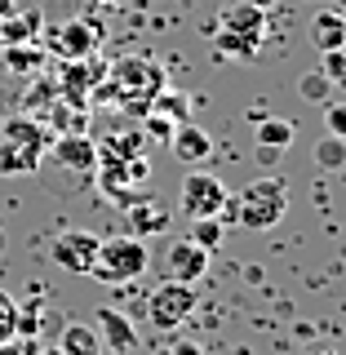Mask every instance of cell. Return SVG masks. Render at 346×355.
Wrapping results in <instances>:
<instances>
[{
	"instance_id": "cell-23",
	"label": "cell",
	"mask_w": 346,
	"mask_h": 355,
	"mask_svg": "<svg viewBox=\"0 0 346 355\" xmlns=\"http://www.w3.org/2000/svg\"><path fill=\"white\" fill-rule=\"evenodd\" d=\"M325 133H333V138L346 142V103H338V98L325 103Z\"/></svg>"
},
{
	"instance_id": "cell-29",
	"label": "cell",
	"mask_w": 346,
	"mask_h": 355,
	"mask_svg": "<svg viewBox=\"0 0 346 355\" xmlns=\"http://www.w3.org/2000/svg\"><path fill=\"white\" fill-rule=\"evenodd\" d=\"M302 355H338V351H329V347H311V351H302Z\"/></svg>"
},
{
	"instance_id": "cell-27",
	"label": "cell",
	"mask_w": 346,
	"mask_h": 355,
	"mask_svg": "<svg viewBox=\"0 0 346 355\" xmlns=\"http://www.w3.org/2000/svg\"><path fill=\"white\" fill-rule=\"evenodd\" d=\"M253 155H258V164H275V160H280L284 151H275V147H258V151H253Z\"/></svg>"
},
{
	"instance_id": "cell-16",
	"label": "cell",
	"mask_w": 346,
	"mask_h": 355,
	"mask_svg": "<svg viewBox=\"0 0 346 355\" xmlns=\"http://www.w3.org/2000/svg\"><path fill=\"white\" fill-rule=\"evenodd\" d=\"M58 351L62 355H103V342H98L94 324H67L58 338Z\"/></svg>"
},
{
	"instance_id": "cell-14",
	"label": "cell",
	"mask_w": 346,
	"mask_h": 355,
	"mask_svg": "<svg viewBox=\"0 0 346 355\" xmlns=\"http://www.w3.org/2000/svg\"><path fill=\"white\" fill-rule=\"evenodd\" d=\"M222 27H231V31H244V36H266V9L258 5H249V0H240V5H231L227 14H222Z\"/></svg>"
},
{
	"instance_id": "cell-20",
	"label": "cell",
	"mask_w": 346,
	"mask_h": 355,
	"mask_svg": "<svg viewBox=\"0 0 346 355\" xmlns=\"http://www.w3.org/2000/svg\"><path fill=\"white\" fill-rule=\"evenodd\" d=\"M315 164H320L325 173L342 169V164H346V142H342V138H333V133H325V138L315 142Z\"/></svg>"
},
{
	"instance_id": "cell-3",
	"label": "cell",
	"mask_w": 346,
	"mask_h": 355,
	"mask_svg": "<svg viewBox=\"0 0 346 355\" xmlns=\"http://www.w3.org/2000/svg\"><path fill=\"white\" fill-rule=\"evenodd\" d=\"M147 266H151V249L125 231V236H107L98 244V262L89 275L103 284H133L138 275H147Z\"/></svg>"
},
{
	"instance_id": "cell-19",
	"label": "cell",
	"mask_w": 346,
	"mask_h": 355,
	"mask_svg": "<svg viewBox=\"0 0 346 355\" xmlns=\"http://www.w3.org/2000/svg\"><path fill=\"white\" fill-rule=\"evenodd\" d=\"M222 236H227L222 218H191V236H187V240H196L200 249H209V253H214L218 244H222Z\"/></svg>"
},
{
	"instance_id": "cell-9",
	"label": "cell",
	"mask_w": 346,
	"mask_h": 355,
	"mask_svg": "<svg viewBox=\"0 0 346 355\" xmlns=\"http://www.w3.org/2000/svg\"><path fill=\"white\" fill-rule=\"evenodd\" d=\"M94 333H98V342H103L107 351H116V355H129L133 347H138L133 320L125 315V311H116V306H98L94 311Z\"/></svg>"
},
{
	"instance_id": "cell-18",
	"label": "cell",
	"mask_w": 346,
	"mask_h": 355,
	"mask_svg": "<svg viewBox=\"0 0 346 355\" xmlns=\"http://www.w3.org/2000/svg\"><path fill=\"white\" fill-rule=\"evenodd\" d=\"M147 111H160V116L173 120V125H187V120H191V98H187L182 89H160Z\"/></svg>"
},
{
	"instance_id": "cell-28",
	"label": "cell",
	"mask_w": 346,
	"mask_h": 355,
	"mask_svg": "<svg viewBox=\"0 0 346 355\" xmlns=\"http://www.w3.org/2000/svg\"><path fill=\"white\" fill-rule=\"evenodd\" d=\"M173 355H205V351H200L196 342H178V347H173Z\"/></svg>"
},
{
	"instance_id": "cell-7",
	"label": "cell",
	"mask_w": 346,
	"mask_h": 355,
	"mask_svg": "<svg viewBox=\"0 0 346 355\" xmlns=\"http://www.w3.org/2000/svg\"><path fill=\"white\" fill-rule=\"evenodd\" d=\"M49 40H53V49H58L67 62H85L89 53L103 44V27L89 22V18H71V22H62V27H53Z\"/></svg>"
},
{
	"instance_id": "cell-10",
	"label": "cell",
	"mask_w": 346,
	"mask_h": 355,
	"mask_svg": "<svg viewBox=\"0 0 346 355\" xmlns=\"http://www.w3.org/2000/svg\"><path fill=\"white\" fill-rule=\"evenodd\" d=\"M169 151H173V160H182L187 169H205L209 164V155H214V138H209L200 125H178L173 129V138H169Z\"/></svg>"
},
{
	"instance_id": "cell-24",
	"label": "cell",
	"mask_w": 346,
	"mask_h": 355,
	"mask_svg": "<svg viewBox=\"0 0 346 355\" xmlns=\"http://www.w3.org/2000/svg\"><path fill=\"white\" fill-rule=\"evenodd\" d=\"M173 120L169 116H160V111H147V125H142V133H147V138H155V142H169L173 138Z\"/></svg>"
},
{
	"instance_id": "cell-5",
	"label": "cell",
	"mask_w": 346,
	"mask_h": 355,
	"mask_svg": "<svg viewBox=\"0 0 346 355\" xmlns=\"http://www.w3.org/2000/svg\"><path fill=\"white\" fill-rule=\"evenodd\" d=\"M227 187H222L218 173L209 169H191L182 178V191H178V205H182L187 218H218L222 205H227Z\"/></svg>"
},
{
	"instance_id": "cell-22",
	"label": "cell",
	"mask_w": 346,
	"mask_h": 355,
	"mask_svg": "<svg viewBox=\"0 0 346 355\" xmlns=\"http://www.w3.org/2000/svg\"><path fill=\"white\" fill-rule=\"evenodd\" d=\"M320 71L333 80V89H346V49H329L320 58Z\"/></svg>"
},
{
	"instance_id": "cell-11",
	"label": "cell",
	"mask_w": 346,
	"mask_h": 355,
	"mask_svg": "<svg viewBox=\"0 0 346 355\" xmlns=\"http://www.w3.org/2000/svg\"><path fill=\"white\" fill-rule=\"evenodd\" d=\"M49 151H53V160L62 164V169H71V173H94L98 169V147L85 138V133H62L58 142H49Z\"/></svg>"
},
{
	"instance_id": "cell-13",
	"label": "cell",
	"mask_w": 346,
	"mask_h": 355,
	"mask_svg": "<svg viewBox=\"0 0 346 355\" xmlns=\"http://www.w3.org/2000/svg\"><path fill=\"white\" fill-rule=\"evenodd\" d=\"M311 40H315V49L320 53H329V49H346V22L338 9H320L315 18H311Z\"/></svg>"
},
{
	"instance_id": "cell-1",
	"label": "cell",
	"mask_w": 346,
	"mask_h": 355,
	"mask_svg": "<svg viewBox=\"0 0 346 355\" xmlns=\"http://www.w3.org/2000/svg\"><path fill=\"white\" fill-rule=\"evenodd\" d=\"M288 214V187L284 178H258L240 196H227L222 205V227H244V231H266Z\"/></svg>"
},
{
	"instance_id": "cell-4",
	"label": "cell",
	"mask_w": 346,
	"mask_h": 355,
	"mask_svg": "<svg viewBox=\"0 0 346 355\" xmlns=\"http://www.w3.org/2000/svg\"><path fill=\"white\" fill-rule=\"evenodd\" d=\"M196 306H200L196 284L169 280V284H160V288L147 297V320L155 324V333H173V329H182L187 320L196 315Z\"/></svg>"
},
{
	"instance_id": "cell-21",
	"label": "cell",
	"mask_w": 346,
	"mask_h": 355,
	"mask_svg": "<svg viewBox=\"0 0 346 355\" xmlns=\"http://www.w3.org/2000/svg\"><path fill=\"white\" fill-rule=\"evenodd\" d=\"M297 94H302L306 103H320V107H325L329 98H333V80H329V76L315 67V71H306L302 80H297Z\"/></svg>"
},
{
	"instance_id": "cell-33",
	"label": "cell",
	"mask_w": 346,
	"mask_h": 355,
	"mask_svg": "<svg viewBox=\"0 0 346 355\" xmlns=\"http://www.w3.org/2000/svg\"><path fill=\"white\" fill-rule=\"evenodd\" d=\"M103 5H111V9H120V5H125V0H103Z\"/></svg>"
},
{
	"instance_id": "cell-17",
	"label": "cell",
	"mask_w": 346,
	"mask_h": 355,
	"mask_svg": "<svg viewBox=\"0 0 346 355\" xmlns=\"http://www.w3.org/2000/svg\"><path fill=\"white\" fill-rule=\"evenodd\" d=\"M214 49L222 53V58H253V53L262 49V40H258V36H244V31L222 27L218 36H214Z\"/></svg>"
},
{
	"instance_id": "cell-15",
	"label": "cell",
	"mask_w": 346,
	"mask_h": 355,
	"mask_svg": "<svg viewBox=\"0 0 346 355\" xmlns=\"http://www.w3.org/2000/svg\"><path fill=\"white\" fill-rule=\"evenodd\" d=\"M253 138H258V147H275V151H288L297 138L293 120H280V116H262L258 129H253Z\"/></svg>"
},
{
	"instance_id": "cell-6",
	"label": "cell",
	"mask_w": 346,
	"mask_h": 355,
	"mask_svg": "<svg viewBox=\"0 0 346 355\" xmlns=\"http://www.w3.org/2000/svg\"><path fill=\"white\" fill-rule=\"evenodd\" d=\"M98 244H103V236H94V231H80V227H67L53 236L49 244V258L62 266V271L71 275H89L98 262Z\"/></svg>"
},
{
	"instance_id": "cell-12",
	"label": "cell",
	"mask_w": 346,
	"mask_h": 355,
	"mask_svg": "<svg viewBox=\"0 0 346 355\" xmlns=\"http://www.w3.org/2000/svg\"><path fill=\"white\" fill-rule=\"evenodd\" d=\"M125 227H129V236L147 240V236H160L169 227V214L160 205H151V200H133V205H125Z\"/></svg>"
},
{
	"instance_id": "cell-25",
	"label": "cell",
	"mask_w": 346,
	"mask_h": 355,
	"mask_svg": "<svg viewBox=\"0 0 346 355\" xmlns=\"http://www.w3.org/2000/svg\"><path fill=\"white\" fill-rule=\"evenodd\" d=\"M14 320H18V302L5 293V288H0V342L14 338Z\"/></svg>"
},
{
	"instance_id": "cell-31",
	"label": "cell",
	"mask_w": 346,
	"mask_h": 355,
	"mask_svg": "<svg viewBox=\"0 0 346 355\" xmlns=\"http://www.w3.org/2000/svg\"><path fill=\"white\" fill-rule=\"evenodd\" d=\"M329 9H338V14H346V0H329Z\"/></svg>"
},
{
	"instance_id": "cell-32",
	"label": "cell",
	"mask_w": 346,
	"mask_h": 355,
	"mask_svg": "<svg viewBox=\"0 0 346 355\" xmlns=\"http://www.w3.org/2000/svg\"><path fill=\"white\" fill-rule=\"evenodd\" d=\"M249 5H258V9H271V5H275V0H249Z\"/></svg>"
},
{
	"instance_id": "cell-26",
	"label": "cell",
	"mask_w": 346,
	"mask_h": 355,
	"mask_svg": "<svg viewBox=\"0 0 346 355\" xmlns=\"http://www.w3.org/2000/svg\"><path fill=\"white\" fill-rule=\"evenodd\" d=\"M36 347H31V342H22V338H5L0 342V355H31Z\"/></svg>"
},
{
	"instance_id": "cell-8",
	"label": "cell",
	"mask_w": 346,
	"mask_h": 355,
	"mask_svg": "<svg viewBox=\"0 0 346 355\" xmlns=\"http://www.w3.org/2000/svg\"><path fill=\"white\" fill-rule=\"evenodd\" d=\"M209 258L214 253L200 249L196 240H173L169 249H164V266H169V280H182V284H200L209 271Z\"/></svg>"
},
{
	"instance_id": "cell-34",
	"label": "cell",
	"mask_w": 346,
	"mask_h": 355,
	"mask_svg": "<svg viewBox=\"0 0 346 355\" xmlns=\"http://www.w3.org/2000/svg\"><path fill=\"white\" fill-rule=\"evenodd\" d=\"M0 244H5V236H0Z\"/></svg>"
},
{
	"instance_id": "cell-2",
	"label": "cell",
	"mask_w": 346,
	"mask_h": 355,
	"mask_svg": "<svg viewBox=\"0 0 346 355\" xmlns=\"http://www.w3.org/2000/svg\"><path fill=\"white\" fill-rule=\"evenodd\" d=\"M49 133L40 120L31 116H9L0 125V173L18 178V173H36L40 160L49 155Z\"/></svg>"
},
{
	"instance_id": "cell-30",
	"label": "cell",
	"mask_w": 346,
	"mask_h": 355,
	"mask_svg": "<svg viewBox=\"0 0 346 355\" xmlns=\"http://www.w3.org/2000/svg\"><path fill=\"white\" fill-rule=\"evenodd\" d=\"M31 355H62V351H58V347H36Z\"/></svg>"
}]
</instances>
